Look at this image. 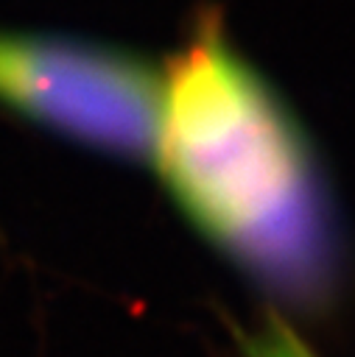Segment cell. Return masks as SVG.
Segmentation results:
<instances>
[{
    "instance_id": "6da1fadb",
    "label": "cell",
    "mask_w": 355,
    "mask_h": 357,
    "mask_svg": "<svg viewBox=\"0 0 355 357\" xmlns=\"http://www.w3.org/2000/svg\"><path fill=\"white\" fill-rule=\"evenodd\" d=\"M151 153L187 215L243 265L299 296L324 287L333 243L305 139L215 28L162 78Z\"/></svg>"
},
{
    "instance_id": "7a4b0ae2",
    "label": "cell",
    "mask_w": 355,
    "mask_h": 357,
    "mask_svg": "<svg viewBox=\"0 0 355 357\" xmlns=\"http://www.w3.org/2000/svg\"><path fill=\"white\" fill-rule=\"evenodd\" d=\"M0 100L115 153H151L162 75L145 61L70 39L0 33Z\"/></svg>"
},
{
    "instance_id": "3957f363",
    "label": "cell",
    "mask_w": 355,
    "mask_h": 357,
    "mask_svg": "<svg viewBox=\"0 0 355 357\" xmlns=\"http://www.w3.org/2000/svg\"><path fill=\"white\" fill-rule=\"evenodd\" d=\"M249 357H316V354L285 321L268 318L266 326L249 340Z\"/></svg>"
}]
</instances>
